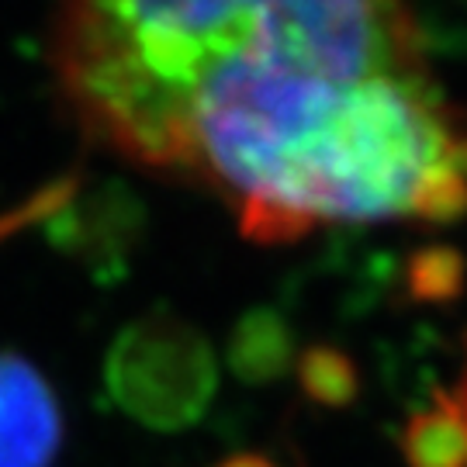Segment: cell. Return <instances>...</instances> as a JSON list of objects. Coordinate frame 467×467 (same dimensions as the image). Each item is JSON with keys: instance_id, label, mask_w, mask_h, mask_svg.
Masks as SVG:
<instances>
[{"instance_id": "cell-1", "label": "cell", "mask_w": 467, "mask_h": 467, "mask_svg": "<svg viewBox=\"0 0 467 467\" xmlns=\"http://www.w3.org/2000/svg\"><path fill=\"white\" fill-rule=\"evenodd\" d=\"M52 73L84 139L212 191L253 243L467 212L412 0H59Z\"/></svg>"}, {"instance_id": "cell-2", "label": "cell", "mask_w": 467, "mask_h": 467, "mask_svg": "<svg viewBox=\"0 0 467 467\" xmlns=\"http://www.w3.org/2000/svg\"><path fill=\"white\" fill-rule=\"evenodd\" d=\"M218 368L198 329L173 316L132 322L108 357V391L150 430H187L215 399Z\"/></svg>"}, {"instance_id": "cell-3", "label": "cell", "mask_w": 467, "mask_h": 467, "mask_svg": "<svg viewBox=\"0 0 467 467\" xmlns=\"http://www.w3.org/2000/svg\"><path fill=\"white\" fill-rule=\"evenodd\" d=\"M63 447V409L32 360L0 350V467H52Z\"/></svg>"}, {"instance_id": "cell-4", "label": "cell", "mask_w": 467, "mask_h": 467, "mask_svg": "<svg viewBox=\"0 0 467 467\" xmlns=\"http://www.w3.org/2000/svg\"><path fill=\"white\" fill-rule=\"evenodd\" d=\"M399 447L409 467H467V416L451 391L409 416Z\"/></svg>"}, {"instance_id": "cell-5", "label": "cell", "mask_w": 467, "mask_h": 467, "mask_svg": "<svg viewBox=\"0 0 467 467\" xmlns=\"http://www.w3.org/2000/svg\"><path fill=\"white\" fill-rule=\"evenodd\" d=\"M229 360H233L235 374L246 381H267L277 370H284L287 336H284L281 318L270 312L243 318V326L235 329L233 347H229Z\"/></svg>"}, {"instance_id": "cell-6", "label": "cell", "mask_w": 467, "mask_h": 467, "mask_svg": "<svg viewBox=\"0 0 467 467\" xmlns=\"http://www.w3.org/2000/svg\"><path fill=\"white\" fill-rule=\"evenodd\" d=\"M298 381L312 401L326 405V409H339V405L353 401L360 378L347 353L333 350V347H312L301 353Z\"/></svg>"}, {"instance_id": "cell-7", "label": "cell", "mask_w": 467, "mask_h": 467, "mask_svg": "<svg viewBox=\"0 0 467 467\" xmlns=\"http://www.w3.org/2000/svg\"><path fill=\"white\" fill-rule=\"evenodd\" d=\"M461 284V260L453 256V253H426L422 260H419V277H416V287L419 295L426 298V295H447Z\"/></svg>"}, {"instance_id": "cell-8", "label": "cell", "mask_w": 467, "mask_h": 467, "mask_svg": "<svg viewBox=\"0 0 467 467\" xmlns=\"http://www.w3.org/2000/svg\"><path fill=\"white\" fill-rule=\"evenodd\" d=\"M215 467H281L274 457L267 453H256V451H246V453H233V457H225V461H218Z\"/></svg>"}, {"instance_id": "cell-9", "label": "cell", "mask_w": 467, "mask_h": 467, "mask_svg": "<svg viewBox=\"0 0 467 467\" xmlns=\"http://www.w3.org/2000/svg\"><path fill=\"white\" fill-rule=\"evenodd\" d=\"M451 395L457 399V405L464 409V416H467V364H464V374H461V381H457V388H453Z\"/></svg>"}]
</instances>
